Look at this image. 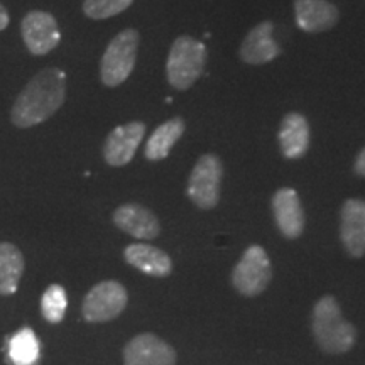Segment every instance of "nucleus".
I'll return each instance as SVG.
<instances>
[{
  "mask_svg": "<svg viewBox=\"0 0 365 365\" xmlns=\"http://www.w3.org/2000/svg\"><path fill=\"white\" fill-rule=\"evenodd\" d=\"M66 100V75L59 68H44L27 81L11 108V122L19 129L43 124Z\"/></svg>",
  "mask_w": 365,
  "mask_h": 365,
  "instance_id": "f257e3e1",
  "label": "nucleus"
},
{
  "mask_svg": "<svg viewBox=\"0 0 365 365\" xmlns=\"http://www.w3.org/2000/svg\"><path fill=\"white\" fill-rule=\"evenodd\" d=\"M134 0H83V14L88 19L103 21L127 11Z\"/></svg>",
  "mask_w": 365,
  "mask_h": 365,
  "instance_id": "4be33fe9",
  "label": "nucleus"
},
{
  "mask_svg": "<svg viewBox=\"0 0 365 365\" xmlns=\"http://www.w3.org/2000/svg\"><path fill=\"white\" fill-rule=\"evenodd\" d=\"M274 24L271 21H264L254 27L242 41L239 56L245 65L259 66L271 63L281 54L279 44L272 38Z\"/></svg>",
  "mask_w": 365,
  "mask_h": 365,
  "instance_id": "ddd939ff",
  "label": "nucleus"
},
{
  "mask_svg": "<svg viewBox=\"0 0 365 365\" xmlns=\"http://www.w3.org/2000/svg\"><path fill=\"white\" fill-rule=\"evenodd\" d=\"M9 359L14 365H38L41 345L31 328H21L9 341Z\"/></svg>",
  "mask_w": 365,
  "mask_h": 365,
  "instance_id": "aec40b11",
  "label": "nucleus"
},
{
  "mask_svg": "<svg viewBox=\"0 0 365 365\" xmlns=\"http://www.w3.org/2000/svg\"><path fill=\"white\" fill-rule=\"evenodd\" d=\"M68 308V296L65 287L61 284H51L44 291L41 298V313L46 322L59 323L63 322Z\"/></svg>",
  "mask_w": 365,
  "mask_h": 365,
  "instance_id": "412c9836",
  "label": "nucleus"
},
{
  "mask_svg": "<svg viewBox=\"0 0 365 365\" xmlns=\"http://www.w3.org/2000/svg\"><path fill=\"white\" fill-rule=\"evenodd\" d=\"M145 134L144 122L134 120L117 127L107 135L103 144V159L108 166L122 168L134 159L137 148Z\"/></svg>",
  "mask_w": 365,
  "mask_h": 365,
  "instance_id": "1a4fd4ad",
  "label": "nucleus"
},
{
  "mask_svg": "<svg viewBox=\"0 0 365 365\" xmlns=\"http://www.w3.org/2000/svg\"><path fill=\"white\" fill-rule=\"evenodd\" d=\"M185 120L181 117H175L159 125L153 132V135L149 137L148 144H145V159H149V161H163V159H166L170 156L171 149L175 148V144L185 134Z\"/></svg>",
  "mask_w": 365,
  "mask_h": 365,
  "instance_id": "a211bd4d",
  "label": "nucleus"
},
{
  "mask_svg": "<svg viewBox=\"0 0 365 365\" xmlns=\"http://www.w3.org/2000/svg\"><path fill=\"white\" fill-rule=\"evenodd\" d=\"M127 307V291L118 281H102L85 296L81 313L90 323L115 319Z\"/></svg>",
  "mask_w": 365,
  "mask_h": 365,
  "instance_id": "0eeeda50",
  "label": "nucleus"
},
{
  "mask_svg": "<svg viewBox=\"0 0 365 365\" xmlns=\"http://www.w3.org/2000/svg\"><path fill=\"white\" fill-rule=\"evenodd\" d=\"M125 365H176V352L170 344L153 335L143 333L132 339L124 349Z\"/></svg>",
  "mask_w": 365,
  "mask_h": 365,
  "instance_id": "9d476101",
  "label": "nucleus"
},
{
  "mask_svg": "<svg viewBox=\"0 0 365 365\" xmlns=\"http://www.w3.org/2000/svg\"><path fill=\"white\" fill-rule=\"evenodd\" d=\"M9 22H11V16H9L7 9H6V7H4V6H2V4H0V31L7 29Z\"/></svg>",
  "mask_w": 365,
  "mask_h": 365,
  "instance_id": "b1692460",
  "label": "nucleus"
},
{
  "mask_svg": "<svg viewBox=\"0 0 365 365\" xmlns=\"http://www.w3.org/2000/svg\"><path fill=\"white\" fill-rule=\"evenodd\" d=\"M207 48L191 36L175 39L166 61L168 83L175 90H188L203 75L207 65Z\"/></svg>",
  "mask_w": 365,
  "mask_h": 365,
  "instance_id": "7ed1b4c3",
  "label": "nucleus"
},
{
  "mask_svg": "<svg viewBox=\"0 0 365 365\" xmlns=\"http://www.w3.org/2000/svg\"><path fill=\"white\" fill-rule=\"evenodd\" d=\"M124 259L137 271L154 277H166L171 274L170 255L149 244H130L124 250Z\"/></svg>",
  "mask_w": 365,
  "mask_h": 365,
  "instance_id": "f3484780",
  "label": "nucleus"
},
{
  "mask_svg": "<svg viewBox=\"0 0 365 365\" xmlns=\"http://www.w3.org/2000/svg\"><path fill=\"white\" fill-rule=\"evenodd\" d=\"M279 148L286 159H301L309 149V124L307 117L291 112L282 117L279 127Z\"/></svg>",
  "mask_w": 365,
  "mask_h": 365,
  "instance_id": "dca6fc26",
  "label": "nucleus"
},
{
  "mask_svg": "<svg viewBox=\"0 0 365 365\" xmlns=\"http://www.w3.org/2000/svg\"><path fill=\"white\" fill-rule=\"evenodd\" d=\"M24 255L11 242H0V296H12L24 274Z\"/></svg>",
  "mask_w": 365,
  "mask_h": 365,
  "instance_id": "6ab92c4d",
  "label": "nucleus"
},
{
  "mask_svg": "<svg viewBox=\"0 0 365 365\" xmlns=\"http://www.w3.org/2000/svg\"><path fill=\"white\" fill-rule=\"evenodd\" d=\"M340 239L346 252L359 259L365 255V202L346 200L340 212Z\"/></svg>",
  "mask_w": 365,
  "mask_h": 365,
  "instance_id": "9b49d317",
  "label": "nucleus"
},
{
  "mask_svg": "<svg viewBox=\"0 0 365 365\" xmlns=\"http://www.w3.org/2000/svg\"><path fill=\"white\" fill-rule=\"evenodd\" d=\"M21 36L27 51L34 56L51 53L61 41L58 21L53 14L44 11H31L22 17Z\"/></svg>",
  "mask_w": 365,
  "mask_h": 365,
  "instance_id": "6e6552de",
  "label": "nucleus"
},
{
  "mask_svg": "<svg viewBox=\"0 0 365 365\" xmlns=\"http://www.w3.org/2000/svg\"><path fill=\"white\" fill-rule=\"evenodd\" d=\"M272 213L281 234L287 237V239H298L303 234L304 212L296 190H277L272 196Z\"/></svg>",
  "mask_w": 365,
  "mask_h": 365,
  "instance_id": "2eb2a0df",
  "label": "nucleus"
},
{
  "mask_svg": "<svg viewBox=\"0 0 365 365\" xmlns=\"http://www.w3.org/2000/svg\"><path fill=\"white\" fill-rule=\"evenodd\" d=\"M223 166L215 154H205L195 164L188 180V196L196 207L212 210L220 200Z\"/></svg>",
  "mask_w": 365,
  "mask_h": 365,
  "instance_id": "39448f33",
  "label": "nucleus"
},
{
  "mask_svg": "<svg viewBox=\"0 0 365 365\" xmlns=\"http://www.w3.org/2000/svg\"><path fill=\"white\" fill-rule=\"evenodd\" d=\"M354 170L357 173L359 176L365 178V148L360 150L357 159H355V164H354Z\"/></svg>",
  "mask_w": 365,
  "mask_h": 365,
  "instance_id": "5701e85b",
  "label": "nucleus"
},
{
  "mask_svg": "<svg viewBox=\"0 0 365 365\" xmlns=\"http://www.w3.org/2000/svg\"><path fill=\"white\" fill-rule=\"evenodd\" d=\"M140 34L135 29L120 31L105 49L100 61V80L105 86H118L134 71Z\"/></svg>",
  "mask_w": 365,
  "mask_h": 365,
  "instance_id": "20e7f679",
  "label": "nucleus"
},
{
  "mask_svg": "<svg viewBox=\"0 0 365 365\" xmlns=\"http://www.w3.org/2000/svg\"><path fill=\"white\" fill-rule=\"evenodd\" d=\"M112 220L117 228L139 240H153L161 234L158 217L139 203H125L113 212Z\"/></svg>",
  "mask_w": 365,
  "mask_h": 365,
  "instance_id": "f8f14e48",
  "label": "nucleus"
},
{
  "mask_svg": "<svg viewBox=\"0 0 365 365\" xmlns=\"http://www.w3.org/2000/svg\"><path fill=\"white\" fill-rule=\"evenodd\" d=\"M312 328L314 340L327 354H346L357 340V330L344 318L339 301L333 296H323L314 304Z\"/></svg>",
  "mask_w": 365,
  "mask_h": 365,
  "instance_id": "f03ea898",
  "label": "nucleus"
},
{
  "mask_svg": "<svg viewBox=\"0 0 365 365\" xmlns=\"http://www.w3.org/2000/svg\"><path fill=\"white\" fill-rule=\"evenodd\" d=\"M272 277L269 255L261 245H250L232 272V282L240 294L252 298L266 289Z\"/></svg>",
  "mask_w": 365,
  "mask_h": 365,
  "instance_id": "423d86ee",
  "label": "nucleus"
},
{
  "mask_svg": "<svg viewBox=\"0 0 365 365\" xmlns=\"http://www.w3.org/2000/svg\"><path fill=\"white\" fill-rule=\"evenodd\" d=\"M296 24L304 33H325L336 26L340 12L328 0H294Z\"/></svg>",
  "mask_w": 365,
  "mask_h": 365,
  "instance_id": "4468645a",
  "label": "nucleus"
}]
</instances>
